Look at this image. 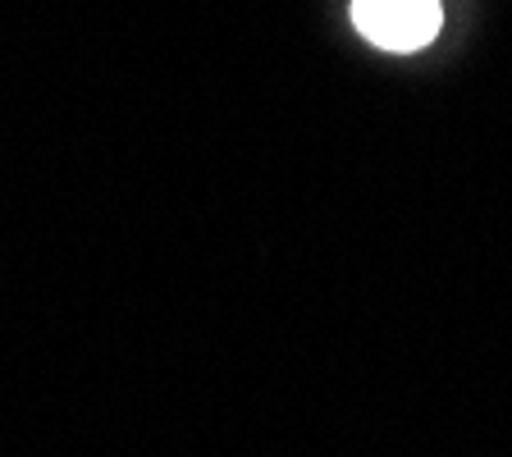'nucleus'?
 <instances>
[{"mask_svg":"<svg viewBox=\"0 0 512 457\" xmlns=\"http://www.w3.org/2000/svg\"><path fill=\"white\" fill-rule=\"evenodd\" d=\"M439 23V0H352V28L380 51H421Z\"/></svg>","mask_w":512,"mask_h":457,"instance_id":"f257e3e1","label":"nucleus"}]
</instances>
